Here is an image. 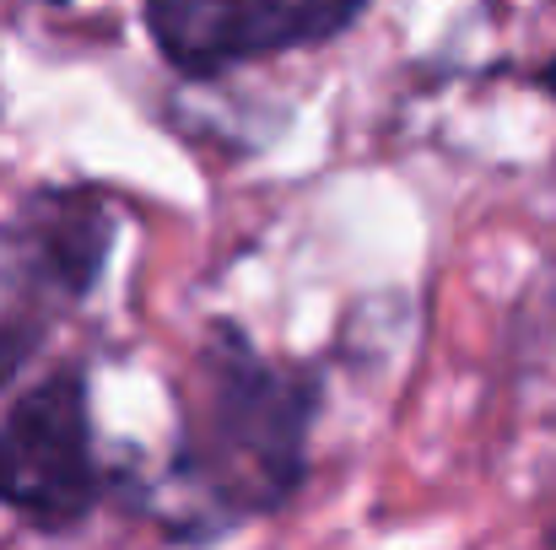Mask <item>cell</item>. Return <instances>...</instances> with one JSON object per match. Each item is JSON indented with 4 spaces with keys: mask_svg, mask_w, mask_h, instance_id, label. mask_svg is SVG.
<instances>
[{
    "mask_svg": "<svg viewBox=\"0 0 556 550\" xmlns=\"http://www.w3.org/2000/svg\"><path fill=\"white\" fill-rule=\"evenodd\" d=\"M5 243L22 292L11 308L54 319L98 286L114 243V210L98 189H38L11 216Z\"/></svg>",
    "mask_w": 556,
    "mask_h": 550,
    "instance_id": "4",
    "label": "cell"
},
{
    "mask_svg": "<svg viewBox=\"0 0 556 550\" xmlns=\"http://www.w3.org/2000/svg\"><path fill=\"white\" fill-rule=\"evenodd\" d=\"M103 491L87 378L60 367L33 383L0 421V508L43 535L76 529Z\"/></svg>",
    "mask_w": 556,
    "mask_h": 550,
    "instance_id": "2",
    "label": "cell"
},
{
    "mask_svg": "<svg viewBox=\"0 0 556 550\" xmlns=\"http://www.w3.org/2000/svg\"><path fill=\"white\" fill-rule=\"evenodd\" d=\"M363 11L368 0H147L141 5L157 54L194 81L330 43Z\"/></svg>",
    "mask_w": 556,
    "mask_h": 550,
    "instance_id": "3",
    "label": "cell"
},
{
    "mask_svg": "<svg viewBox=\"0 0 556 550\" xmlns=\"http://www.w3.org/2000/svg\"><path fill=\"white\" fill-rule=\"evenodd\" d=\"M535 81H541V92L556 103V60H546V65H541V76H535Z\"/></svg>",
    "mask_w": 556,
    "mask_h": 550,
    "instance_id": "5",
    "label": "cell"
},
{
    "mask_svg": "<svg viewBox=\"0 0 556 550\" xmlns=\"http://www.w3.org/2000/svg\"><path fill=\"white\" fill-rule=\"evenodd\" d=\"M319 372L270 362L238 324H211L174 475L211 513V535L276 513L308 475Z\"/></svg>",
    "mask_w": 556,
    "mask_h": 550,
    "instance_id": "1",
    "label": "cell"
}]
</instances>
